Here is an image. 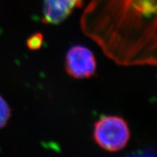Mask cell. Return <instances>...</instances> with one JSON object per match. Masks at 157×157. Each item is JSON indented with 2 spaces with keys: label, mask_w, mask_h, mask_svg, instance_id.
Segmentation results:
<instances>
[{
  "label": "cell",
  "mask_w": 157,
  "mask_h": 157,
  "mask_svg": "<svg viewBox=\"0 0 157 157\" xmlns=\"http://www.w3.org/2000/svg\"><path fill=\"white\" fill-rule=\"evenodd\" d=\"M80 25L115 63L157 67V0H93Z\"/></svg>",
  "instance_id": "6da1fadb"
},
{
  "label": "cell",
  "mask_w": 157,
  "mask_h": 157,
  "mask_svg": "<svg viewBox=\"0 0 157 157\" xmlns=\"http://www.w3.org/2000/svg\"><path fill=\"white\" fill-rule=\"evenodd\" d=\"M129 137L128 124L119 116H103L94 124V140L106 151L122 150L126 147Z\"/></svg>",
  "instance_id": "7a4b0ae2"
},
{
  "label": "cell",
  "mask_w": 157,
  "mask_h": 157,
  "mask_svg": "<svg viewBox=\"0 0 157 157\" xmlns=\"http://www.w3.org/2000/svg\"><path fill=\"white\" fill-rule=\"evenodd\" d=\"M97 63L93 52L81 44L72 46L67 51L65 68L68 74L74 78H87L95 75Z\"/></svg>",
  "instance_id": "3957f363"
},
{
  "label": "cell",
  "mask_w": 157,
  "mask_h": 157,
  "mask_svg": "<svg viewBox=\"0 0 157 157\" xmlns=\"http://www.w3.org/2000/svg\"><path fill=\"white\" fill-rule=\"evenodd\" d=\"M82 3L83 0H44L43 21L48 24H59Z\"/></svg>",
  "instance_id": "277c9868"
},
{
  "label": "cell",
  "mask_w": 157,
  "mask_h": 157,
  "mask_svg": "<svg viewBox=\"0 0 157 157\" xmlns=\"http://www.w3.org/2000/svg\"><path fill=\"white\" fill-rule=\"evenodd\" d=\"M11 116V110L4 98L0 96V129L7 124Z\"/></svg>",
  "instance_id": "5b68a950"
},
{
  "label": "cell",
  "mask_w": 157,
  "mask_h": 157,
  "mask_svg": "<svg viewBox=\"0 0 157 157\" xmlns=\"http://www.w3.org/2000/svg\"><path fill=\"white\" fill-rule=\"evenodd\" d=\"M42 42V34H35L32 36L28 41V45L31 49H38L41 46Z\"/></svg>",
  "instance_id": "8992f818"
}]
</instances>
